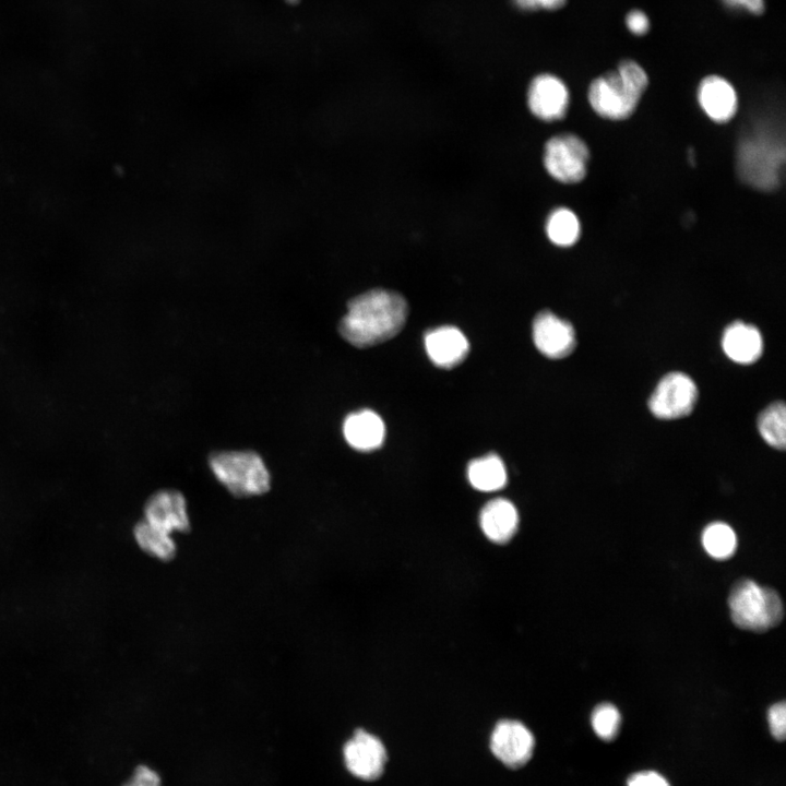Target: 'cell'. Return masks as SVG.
Returning <instances> with one entry per match:
<instances>
[{
  "label": "cell",
  "mask_w": 786,
  "mask_h": 786,
  "mask_svg": "<svg viewBox=\"0 0 786 786\" xmlns=\"http://www.w3.org/2000/svg\"><path fill=\"white\" fill-rule=\"evenodd\" d=\"M698 400L694 381L683 372L664 376L648 400L651 413L660 419H676L689 415Z\"/></svg>",
  "instance_id": "cell-7"
},
{
  "label": "cell",
  "mask_w": 786,
  "mask_h": 786,
  "mask_svg": "<svg viewBox=\"0 0 786 786\" xmlns=\"http://www.w3.org/2000/svg\"><path fill=\"white\" fill-rule=\"evenodd\" d=\"M122 786H160V778L152 769L140 765Z\"/></svg>",
  "instance_id": "cell-26"
},
{
  "label": "cell",
  "mask_w": 786,
  "mask_h": 786,
  "mask_svg": "<svg viewBox=\"0 0 786 786\" xmlns=\"http://www.w3.org/2000/svg\"><path fill=\"white\" fill-rule=\"evenodd\" d=\"M546 234L556 246L570 247L580 238L581 224L576 214L567 207L553 210L546 221Z\"/></svg>",
  "instance_id": "cell-20"
},
{
  "label": "cell",
  "mask_w": 786,
  "mask_h": 786,
  "mask_svg": "<svg viewBox=\"0 0 786 786\" xmlns=\"http://www.w3.org/2000/svg\"><path fill=\"white\" fill-rule=\"evenodd\" d=\"M702 545L712 558L725 560L735 553L737 536L728 524L714 522L703 529Z\"/></svg>",
  "instance_id": "cell-22"
},
{
  "label": "cell",
  "mask_w": 786,
  "mask_h": 786,
  "mask_svg": "<svg viewBox=\"0 0 786 786\" xmlns=\"http://www.w3.org/2000/svg\"><path fill=\"white\" fill-rule=\"evenodd\" d=\"M533 340L536 348L547 358L561 359L570 355L576 344L571 323L553 312L537 313L533 322Z\"/></svg>",
  "instance_id": "cell-12"
},
{
  "label": "cell",
  "mask_w": 786,
  "mask_h": 786,
  "mask_svg": "<svg viewBox=\"0 0 786 786\" xmlns=\"http://www.w3.org/2000/svg\"><path fill=\"white\" fill-rule=\"evenodd\" d=\"M733 622L743 630L764 632L783 620V602L773 588L745 579L734 584L728 597Z\"/></svg>",
  "instance_id": "cell-5"
},
{
  "label": "cell",
  "mask_w": 786,
  "mask_h": 786,
  "mask_svg": "<svg viewBox=\"0 0 786 786\" xmlns=\"http://www.w3.org/2000/svg\"><path fill=\"white\" fill-rule=\"evenodd\" d=\"M133 537L140 549L156 560H171L177 552L174 535L158 529L144 520L133 527Z\"/></svg>",
  "instance_id": "cell-19"
},
{
  "label": "cell",
  "mask_w": 786,
  "mask_h": 786,
  "mask_svg": "<svg viewBox=\"0 0 786 786\" xmlns=\"http://www.w3.org/2000/svg\"><path fill=\"white\" fill-rule=\"evenodd\" d=\"M687 157H688L690 164L693 166V165H694V151H693L692 147H689V148H688V155H687Z\"/></svg>",
  "instance_id": "cell-30"
},
{
  "label": "cell",
  "mask_w": 786,
  "mask_h": 786,
  "mask_svg": "<svg viewBox=\"0 0 786 786\" xmlns=\"http://www.w3.org/2000/svg\"><path fill=\"white\" fill-rule=\"evenodd\" d=\"M143 520L171 535L187 532L190 516L184 496L176 489L156 491L144 505Z\"/></svg>",
  "instance_id": "cell-10"
},
{
  "label": "cell",
  "mask_w": 786,
  "mask_h": 786,
  "mask_svg": "<svg viewBox=\"0 0 786 786\" xmlns=\"http://www.w3.org/2000/svg\"><path fill=\"white\" fill-rule=\"evenodd\" d=\"M407 315L408 305L402 295L386 289H371L348 302L338 332L355 347H370L400 333Z\"/></svg>",
  "instance_id": "cell-1"
},
{
  "label": "cell",
  "mask_w": 786,
  "mask_h": 786,
  "mask_svg": "<svg viewBox=\"0 0 786 786\" xmlns=\"http://www.w3.org/2000/svg\"><path fill=\"white\" fill-rule=\"evenodd\" d=\"M590 151L575 134L562 133L550 138L544 148V166L548 174L562 183L581 181L587 169Z\"/></svg>",
  "instance_id": "cell-6"
},
{
  "label": "cell",
  "mask_w": 786,
  "mask_h": 786,
  "mask_svg": "<svg viewBox=\"0 0 786 786\" xmlns=\"http://www.w3.org/2000/svg\"><path fill=\"white\" fill-rule=\"evenodd\" d=\"M722 347L733 361L749 365L761 357L763 340L755 326L736 321L724 331Z\"/></svg>",
  "instance_id": "cell-16"
},
{
  "label": "cell",
  "mask_w": 786,
  "mask_h": 786,
  "mask_svg": "<svg viewBox=\"0 0 786 786\" xmlns=\"http://www.w3.org/2000/svg\"><path fill=\"white\" fill-rule=\"evenodd\" d=\"M591 724L600 739L605 741L614 740L621 725L620 712L611 703H602L593 710Z\"/></svg>",
  "instance_id": "cell-23"
},
{
  "label": "cell",
  "mask_w": 786,
  "mask_h": 786,
  "mask_svg": "<svg viewBox=\"0 0 786 786\" xmlns=\"http://www.w3.org/2000/svg\"><path fill=\"white\" fill-rule=\"evenodd\" d=\"M288 3H297L299 0H286Z\"/></svg>",
  "instance_id": "cell-31"
},
{
  "label": "cell",
  "mask_w": 786,
  "mask_h": 786,
  "mask_svg": "<svg viewBox=\"0 0 786 786\" xmlns=\"http://www.w3.org/2000/svg\"><path fill=\"white\" fill-rule=\"evenodd\" d=\"M626 26L630 33L642 36L648 32L651 24L646 13L634 9L626 15Z\"/></svg>",
  "instance_id": "cell-25"
},
{
  "label": "cell",
  "mask_w": 786,
  "mask_h": 786,
  "mask_svg": "<svg viewBox=\"0 0 786 786\" xmlns=\"http://www.w3.org/2000/svg\"><path fill=\"white\" fill-rule=\"evenodd\" d=\"M698 100L708 118L718 123L729 121L738 107L734 86L719 75H708L700 82Z\"/></svg>",
  "instance_id": "cell-14"
},
{
  "label": "cell",
  "mask_w": 786,
  "mask_h": 786,
  "mask_svg": "<svg viewBox=\"0 0 786 786\" xmlns=\"http://www.w3.org/2000/svg\"><path fill=\"white\" fill-rule=\"evenodd\" d=\"M209 465L217 481L235 497H255L270 490V472L257 452H214L209 457Z\"/></svg>",
  "instance_id": "cell-4"
},
{
  "label": "cell",
  "mask_w": 786,
  "mask_h": 786,
  "mask_svg": "<svg viewBox=\"0 0 786 786\" xmlns=\"http://www.w3.org/2000/svg\"><path fill=\"white\" fill-rule=\"evenodd\" d=\"M534 748L532 731L519 720L498 722L490 736L491 752L510 769L524 766L531 760Z\"/></svg>",
  "instance_id": "cell-9"
},
{
  "label": "cell",
  "mask_w": 786,
  "mask_h": 786,
  "mask_svg": "<svg viewBox=\"0 0 786 786\" xmlns=\"http://www.w3.org/2000/svg\"><path fill=\"white\" fill-rule=\"evenodd\" d=\"M784 163V140L774 129L759 126L740 139L736 165L745 183L763 191L776 189Z\"/></svg>",
  "instance_id": "cell-3"
},
{
  "label": "cell",
  "mask_w": 786,
  "mask_h": 786,
  "mask_svg": "<svg viewBox=\"0 0 786 786\" xmlns=\"http://www.w3.org/2000/svg\"><path fill=\"white\" fill-rule=\"evenodd\" d=\"M514 4L524 11L557 10L562 8L567 0H513Z\"/></svg>",
  "instance_id": "cell-28"
},
{
  "label": "cell",
  "mask_w": 786,
  "mask_h": 786,
  "mask_svg": "<svg viewBox=\"0 0 786 786\" xmlns=\"http://www.w3.org/2000/svg\"><path fill=\"white\" fill-rule=\"evenodd\" d=\"M758 429L771 446L784 450L786 444V409L783 402H774L759 416Z\"/></svg>",
  "instance_id": "cell-21"
},
{
  "label": "cell",
  "mask_w": 786,
  "mask_h": 786,
  "mask_svg": "<svg viewBox=\"0 0 786 786\" xmlns=\"http://www.w3.org/2000/svg\"><path fill=\"white\" fill-rule=\"evenodd\" d=\"M479 524L484 535L493 543H507L519 526V513L508 499L497 498L487 502L480 511Z\"/></svg>",
  "instance_id": "cell-17"
},
{
  "label": "cell",
  "mask_w": 786,
  "mask_h": 786,
  "mask_svg": "<svg viewBox=\"0 0 786 786\" xmlns=\"http://www.w3.org/2000/svg\"><path fill=\"white\" fill-rule=\"evenodd\" d=\"M469 484L479 491L490 492L503 488L507 484V469L496 454L473 460L467 467Z\"/></svg>",
  "instance_id": "cell-18"
},
{
  "label": "cell",
  "mask_w": 786,
  "mask_h": 786,
  "mask_svg": "<svg viewBox=\"0 0 786 786\" xmlns=\"http://www.w3.org/2000/svg\"><path fill=\"white\" fill-rule=\"evenodd\" d=\"M648 85L645 70L634 60L619 62L617 69L595 78L587 91L593 110L609 120H623L635 110Z\"/></svg>",
  "instance_id": "cell-2"
},
{
  "label": "cell",
  "mask_w": 786,
  "mask_h": 786,
  "mask_svg": "<svg viewBox=\"0 0 786 786\" xmlns=\"http://www.w3.org/2000/svg\"><path fill=\"white\" fill-rule=\"evenodd\" d=\"M628 786H670L667 779L655 771H641L631 775Z\"/></svg>",
  "instance_id": "cell-27"
},
{
  "label": "cell",
  "mask_w": 786,
  "mask_h": 786,
  "mask_svg": "<svg viewBox=\"0 0 786 786\" xmlns=\"http://www.w3.org/2000/svg\"><path fill=\"white\" fill-rule=\"evenodd\" d=\"M767 722L772 736L784 740L786 733V706L784 702L773 704L767 711Z\"/></svg>",
  "instance_id": "cell-24"
},
{
  "label": "cell",
  "mask_w": 786,
  "mask_h": 786,
  "mask_svg": "<svg viewBox=\"0 0 786 786\" xmlns=\"http://www.w3.org/2000/svg\"><path fill=\"white\" fill-rule=\"evenodd\" d=\"M722 2L728 8L745 10L755 15L762 14L765 9L764 0H722Z\"/></svg>",
  "instance_id": "cell-29"
},
{
  "label": "cell",
  "mask_w": 786,
  "mask_h": 786,
  "mask_svg": "<svg viewBox=\"0 0 786 786\" xmlns=\"http://www.w3.org/2000/svg\"><path fill=\"white\" fill-rule=\"evenodd\" d=\"M425 348L430 360L440 368H454L468 354L469 344L466 336L455 326L446 325L428 331L424 338Z\"/></svg>",
  "instance_id": "cell-13"
},
{
  "label": "cell",
  "mask_w": 786,
  "mask_h": 786,
  "mask_svg": "<svg viewBox=\"0 0 786 786\" xmlns=\"http://www.w3.org/2000/svg\"><path fill=\"white\" fill-rule=\"evenodd\" d=\"M343 757L348 772L364 781L379 778L388 760L382 741L364 729H356L344 745Z\"/></svg>",
  "instance_id": "cell-8"
},
{
  "label": "cell",
  "mask_w": 786,
  "mask_h": 786,
  "mask_svg": "<svg viewBox=\"0 0 786 786\" xmlns=\"http://www.w3.org/2000/svg\"><path fill=\"white\" fill-rule=\"evenodd\" d=\"M569 91L561 79L544 73L534 78L527 92L528 108L544 121L562 119L569 106Z\"/></svg>",
  "instance_id": "cell-11"
},
{
  "label": "cell",
  "mask_w": 786,
  "mask_h": 786,
  "mask_svg": "<svg viewBox=\"0 0 786 786\" xmlns=\"http://www.w3.org/2000/svg\"><path fill=\"white\" fill-rule=\"evenodd\" d=\"M343 434L347 443L357 451L370 452L379 449L385 438L382 418L370 409L349 414L343 422Z\"/></svg>",
  "instance_id": "cell-15"
}]
</instances>
